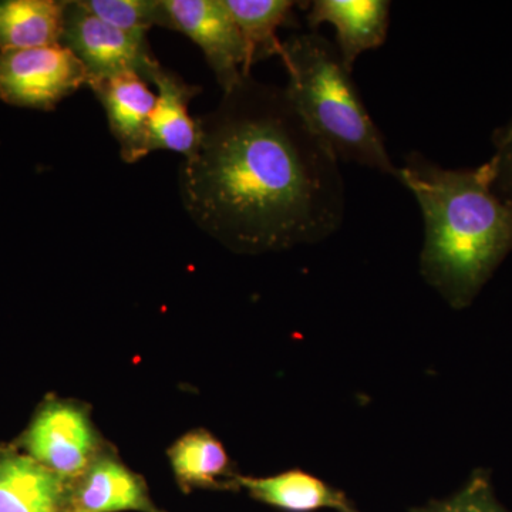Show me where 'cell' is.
<instances>
[{
	"label": "cell",
	"instance_id": "6da1fadb",
	"mask_svg": "<svg viewBox=\"0 0 512 512\" xmlns=\"http://www.w3.org/2000/svg\"><path fill=\"white\" fill-rule=\"evenodd\" d=\"M197 153L178 175L192 222L237 254L325 241L345 218L339 160L303 123L284 89L251 74L197 119Z\"/></svg>",
	"mask_w": 512,
	"mask_h": 512
},
{
	"label": "cell",
	"instance_id": "7a4b0ae2",
	"mask_svg": "<svg viewBox=\"0 0 512 512\" xmlns=\"http://www.w3.org/2000/svg\"><path fill=\"white\" fill-rule=\"evenodd\" d=\"M397 181L423 215L421 276L451 308L463 311L512 252V205L491 190L487 163L450 170L410 153Z\"/></svg>",
	"mask_w": 512,
	"mask_h": 512
},
{
	"label": "cell",
	"instance_id": "3957f363",
	"mask_svg": "<svg viewBox=\"0 0 512 512\" xmlns=\"http://www.w3.org/2000/svg\"><path fill=\"white\" fill-rule=\"evenodd\" d=\"M286 97L309 130L340 161L399 177L379 128L360 99L335 43L316 32L282 43Z\"/></svg>",
	"mask_w": 512,
	"mask_h": 512
},
{
	"label": "cell",
	"instance_id": "277c9868",
	"mask_svg": "<svg viewBox=\"0 0 512 512\" xmlns=\"http://www.w3.org/2000/svg\"><path fill=\"white\" fill-rule=\"evenodd\" d=\"M16 446L57 476L74 483L106 448L89 404L49 397Z\"/></svg>",
	"mask_w": 512,
	"mask_h": 512
},
{
	"label": "cell",
	"instance_id": "5b68a950",
	"mask_svg": "<svg viewBox=\"0 0 512 512\" xmlns=\"http://www.w3.org/2000/svg\"><path fill=\"white\" fill-rule=\"evenodd\" d=\"M87 82L84 64L62 45L0 52V99L10 106L55 110Z\"/></svg>",
	"mask_w": 512,
	"mask_h": 512
},
{
	"label": "cell",
	"instance_id": "8992f818",
	"mask_svg": "<svg viewBox=\"0 0 512 512\" xmlns=\"http://www.w3.org/2000/svg\"><path fill=\"white\" fill-rule=\"evenodd\" d=\"M62 46L84 64L89 80L131 73L151 83L161 67L147 35L114 28L87 12L79 0L66 2Z\"/></svg>",
	"mask_w": 512,
	"mask_h": 512
},
{
	"label": "cell",
	"instance_id": "52a82bcc",
	"mask_svg": "<svg viewBox=\"0 0 512 512\" xmlns=\"http://www.w3.org/2000/svg\"><path fill=\"white\" fill-rule=\"evenodd\" d=\"M168 29L190 37L204 53L224 93L251 74L247 45L225 0H163Z\"/></svg>",
	"mask_w": 512,
	"mask_h": 512
},
{
	"label": "cell",
	"instance_id": "ba28073f",
	"mask_svg": "<svg viewBox=\"0 0 512 512\" xmlns=\"http://www.w3.org/2000/svg\"><path fill=\"white\" fill-rule=\"evenodd\" d=\"M147 84L131 73L87 82L106 110L111 134L127 164L138 163L151 153L150 120L157 96Z\"/></svg>",
	"mask_w": 512,
	"mask_h": 512
},
{
	"label": "cell",
	"instance_id": "9c48e42d",
	"mask_svg": "<svg viewBox=\"0 0 512 512\" xmlns=\"http://www.w3.org/2000/svg\"><path fill=\"white\" fill-rule=\"evenodd\" d=\"M73 512H167L151 498L146 480L107 444L72 483Z\"/></svg>",
	"mask_w": 512,
	"mask_h": 512
},
{
	"label": "cell",
	"instance_id": "30bf717a",
	"mask_svg": "<svg viewBox=\"0 0 512 512\" xmlns=\"http://www.w3.org/2000/svg\"><path fill=\"white\" fill-rule=\"evenodd\" d=\"M0 512H73L72 483L16 444L0 446Z\"/></svg>",
	"mask_w": 512,
	"mask_h": 512
},
{
	"label": "cell",
	"instance_id": "8fae6325",
	"mask_svg": "<svg viewBox=\"0 0 512 512\" xmlns=\"http://www.w3.org/2000/svg\"><path fill=\"white\" fill-rule=\"evenodd\" d=\"M315 32L323 23L336 29V47L346 69L353 72L357 57L386 42L390 2L386 0H315L306 16Z\"/></svg>",
	"mask_w": 512,
	"mask_h": 512
},
{
	"label": "cell",
	"instance_id": "7c38bea8",
	"mask_svg": "<svg viewBox=\"0 0 512 512\" xmlns=\"http://www.w3.org/2000/svg\"><path fill=\"white\" fill-rule=\"evenodd\" d=\"M237 485L238 490L247 491L252 500L279 511L362 512L345 491L299 468L268 477H248L239 474Z\"/></svg>",
	"mask_w": 512,
	"mask_h": 512
},
{
	"label": "cell",
	"instance_id": "4fadbf2b",
	"mask_svg": "<svg viewBox=\"0 0 512 512\" xmlns=\"http://www.w3.org/2000/svg\"><path fill=\"white\" fill-rule=\"evenodd\" d=\"M158 87L156 107L150 120V148L170 150L191 158L200 144L198 121L188 114V106L202 92L197 84L185 82L180 74L164 69L153 76Z\"/></svg>",
	"mask_w": 512,
	"mask_h": 512
},
{
	"label": "cell",
	"instance_id": "5bb4252c",
	"mask_svg": "<svg viewBox=\"0 0 512 512\" xmlns=\"http://www.w3.org/2000/svg\"><path fill=\"white\" fill-rule=\"evenodd\" d=\"M168 460L185 494L195 490L238 491L237 467L224 444L208 430L188 431L168 448Z\"/></svg>",
	"mask_w": 512,
	"mask_h": 512
},
{
	"label": "cell",
	"instance_id": "9a60e30c",
	"mask_svg": "<svg viewBox=\"0 0 512 512\" xmlns=\"http://www.w3.org/2000/svg\"><path fill=\"white\" fill-rule=\"evenodd\" d=\"M66 2L0 0V52L62 45Z\"/></svg>",
	"mask_w": 512,
	"mask_h": 512
},
{
	"label": "cell",
	"instance_id": "2e32d148",
	"mask_svg": "<svg viewBox=\"0 0 512 512\" xmlns=\"http://www.w3.org/2000/svg\"><path fill=\"white\" fill-rule=\"evenodd\" d=\"M237 22L248 52V66L281 56L282 43L276 32L282 26H295L292 0H225Z\"/></svg>",
	"mask_w": 512,
	"mask_h": 512
},
{
	"label": "cell",
	"instance_id": "e0dca14e",
	"mask_svg": "<svg viewBox=\"0 0 512 512\" xmlns=\"http://www.w3.org/2000/svg\"><path fill=\"white\" fill-rule=\"evenodd\" d=\"M79 3L96 18L124 32L147 35L154 26L168 29L163 0H79Z\"/></svg>",
	"mask_w": 512,
	"mask_h": 512
},
{
	"label": "cell",
	"instance_id": "ac0fdd59",
	"mask_svg": "<svg viewBox=\"0 0 512 512\" xmlns=\"http://www.w3.org/2000/svg\"><path fill=\"white\" fill-rule=\"evenodd\" d=\"M409 512H510L500 504L494 493L491 473L485 468H476L466 484L444 500H431L423 507H414Z\"/></svg>",
	"mask_w": 512,
	"mask_h": 512
},
{
	"label": "cell",
	"instance_id": "d6986e66",
	"mask_svg": "<svg viewBox=\"0 0 512 512\" xmlns=\"http://www.w3.org/2000/svg\"><path fill=\"white\" fill-rule=\"evenodd\" d=\"M493 141L495 153L487 161L491 190L512 205V119L495 131Z\"/></svg>",
	"mask_w": 512,
	"mask_h": 512
}]
</instances>
